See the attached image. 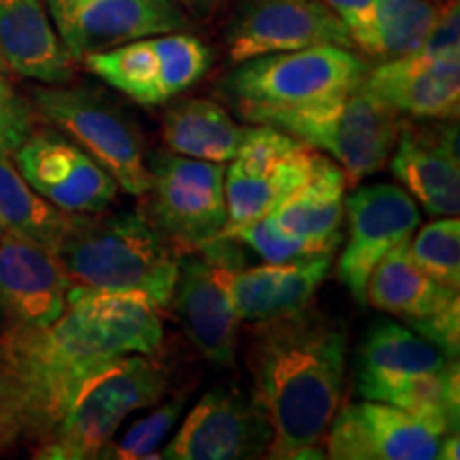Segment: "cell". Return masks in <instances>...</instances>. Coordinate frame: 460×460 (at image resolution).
<instances>
[{
	"mask_svg": "<svg viewBox=\"0 0 460 460\" xmlns=\"http://www.w3.org/2000/svg\"><path fill=\"white\" fill-rule=\"evenodd\" d=\"M160 309L141 295L71 286L66 307L48 326L0 337L13 373L32 450L48 439L85 379L128 354H156Z\"/></svg>",
	"mask_w": 460,
	"mask_h": 460,
	"instance_id": "1",
	"label": "cell"
},
{
	"mask_svg": "<svg viewBox=\"0 0 460 460\" xmlns=\"http://www.w3.org/2000/svg\"><path fill=\"white\" fill-rule=\"evenodd\" d=\"M247 365L254 399L273 429L267 458H326L324 437L341 401L348 367L341 326L312 307L258 322Z\"/></svg>",
	"mask_w": 460,
	"mask_h": 460,
	"instance_id": "2",
	"label": "cell"
},
{
	"mask_svg": "<svg viewBox=\"0 0 460 460\" xmlns=\"http://www.w3.org/2000/svg\"><path fill=\"white\" fill-rule=\"evenodd\" d=\"M54 256L71 286L141 295L158 309L171 305L180 256L137 211L73 214Z\"/></svg>",
	"mask_w": 460,
	"mask_h": 460,
	"instance_id": "3",
	"label": "cell"
},
{
	"mask_svg": "<svg viewBox=\"0 0 460 460\" xmlns=\"http://www.w3.org/2000/svg\"><path fill=\"white\" fill-rule=\"evenodd\" d=\"M356 390L362 399L388 402L456 433L458 365L410 326L379 320L356 354Z\"/></svg>",
	"mask_w": 460,
	"mask_h": 460,
	"instance_id": "4",
	"label": "cell"
},
{
	"mask_svg": "<svg viewBox=\"0 0 460 460\" xmlns=\"http://www.w3.org/2000/svg\"><path fill=\"white\" fill-rule=\"evenodd\" d=\"M239 113L247 122L273 126L331 156L352 183L388 164L402 124L401 113L362 85L305 105L239 107Z\"/></svg>",
	"mask_w": 460,
	"mask_h": 460,
	"instance_id": "5",
	"label": "cell"
},
{
	"mask_svg": "<svg viewBox=\"0 0 460 460\" xmlns=\"http://www.w3.org/2000/svg\"><path fill=\"white\" fill-rule=\"evenodd\" d=\"M169 388V367L154 354H128L85 379L62 418L32 456L43 460L99 458L119 424L147 410Z\"/></svg>",
	"mask_w": 460,
	"mask_h": 460,
	"instance_id": "6",
	"label": "cell"
},
{
	"mask_svg": "<svg viewBox=\"0 0 460 460\" xmlns=\"http://www.w3.org/2000/svg\"><path fill=\"white\" fill-rule=\"evenodd\" d=\"M245 269L243 243L217 234L177 261V279L171 305L190 343L211 365L233 369L237 362L239 324L230 296L234 273Z\"/></svg>",
	"mask_w": 460,
	"mask_h": 460,
	"instance_id": "7",
	"label": "cell"
},
{
	"mask_svg": "<svg viewBox=\"0 0 460 460\" xmlns=\"http://www.w3.org/2000/svg\"><path fill=\"white\" fill-rule=\"evenodd\" d=\"M31 94L34 113L85 149L118 181L119 190L132 197L147 192L152 172L143 156V139L111 99L102 92L65 84H43Z\"/></svg>",
	"mask_w": 460,
	"mask_h": 460,
	"instance_id": "8",
	"label": "cell"
},
{
	"mask_svg": "<svg viewBox=\"0 0 460 460\" xmlns=\"http://www.w3.org/2000/svg\"><path fill=\"white\" fill-rule=\"evenodd\" d=\"M367 71L354 49L314 45L239 62L226 77V92L237 107H295L356 90Z\"/></svg>",
	"mask_w": 460,
	"mask_h": 460,
	"instance_id": "9",
	"label": "cell"
},
{
	"mask_svg": "<svg viewBox=\"0 0 460 460\" xmlns=\"http://www.w3.org/2000/svg\"><path fill=\"white\" fill-rule=\"evenodd\" d=\"M222 163L164 154L149 164L146 220L171 247L194 252L226 228Z\"/></svg>",
	"mask_w": 460,
	"mask_h": 460,
	"instance_id": "10",
	"label": "cell"
},
{
	"mask_svg": "<svg viewBox=\"0 0 460 460\" xmlns=\"http://www.w3.org/2000/svg\"><path fill=\"white\" fill-rule=\"evenodd\" d=\"M48 11L75 62L115 45L188 26V17L175 0H48Z\"/></svg>",
	"mask_w": 460,
	"mask_h": 460,
	"instance_id": "11",
	"label": "cell"
},
{
	"mask_svg": "<svg viewBox=\"0 0 460 460\" xmlns=\"http://www.w3.org/2000/svg\"><path fill=\"white\" fill-rule=\"evenodd\" d=\"M273 429L254 394L216 388L200 396L175 437L166 444V460H247L267 458Z\"/></svg>",
	"mask_w": 460,
	"mask_h": 460,
	"instance_id": "12",
	"label": "cell"
},
{
	"mask_svg": "<svg viewBox=\"0 0 460 460\" xmlns=\"http://www.w3.org/2000/svg\"><path fill=\"white\" fill-rule=\"evenodd\" d=\"M349 241L337 262V278L356 303H367V281L376 264L420 226L418 203L396 183H367L345 197Z\"/></svg>",
	"mask_w": 460,
	"mask_h": 460,
	"instance_id": "13",
	"label": "cell"
},
{
	"mask_svg": "<svg viewBox=\"0 0 460 460\" xmlns=\"http://www.w3.org/2000/svg\"><path fill=\"white\" fill-rule=\"evenodd\" d=\"M28 186L71 214H99L119 186L102 166L60 130H32L11 154Z\"/></svg>",
	"mask_w": 460,
	"mask_h": 460,
	"instance_id": "14",
	"label": "cell"
},
{
	"mask_svg": "<svg viewBox=\"0 0 460 460\" xmlns=\"http://www.w3.org/2000/svg\"><path fill=\"white\" fill-rule=\"evenodd\" d=\"M447 433L429 420L367 401L337 407L324 437V456L332 460H433Z\"/></svg>",
	"mask_w": 460,
	"mask_h": 460,
	"instance_id": "15",
	"label": "cell"
},
{
	"mask_svg": "<svg viewBox=\"0 0 460 460\" xmlns=\"http://www.w3.org/2000/svg\"><path fill=\"white\" fill-rule=\"evenodd\" d=\"M314 45L354 49L349 31L324 0H243L226 34L234 65Z\"/></svg>",
	"mask_w": 460,
	"mask_h": 460,
	"instance_id": "16",
	"label": "cell"
},
{
	"mask_svg": "<svg viewBox=\"0 0 460 460\" xmlns=\"http://www.w3.org/2000/svg\"><path fill=\"white\" fill-rule=\"evenodd\" d=\"M71 279L48 247L9 233L0 237V337L48 326L66 307Z\"/></svg>",
	"mask_w": 460,
	"mask_h": 460,
	"instance_id": "17",
	"label": "cell"
},
{
	"mask_svg": "<svg viewBox=\"0 0 460 460\" xmlns=\"http://www.w3.org/2000/svg\"><path fill=\"white\" fill-rule=\"evenodd\" d=\"M401 188L430 216L452 217L460 211L458 128L452 124H401L388 158Z\"/></svg>",
	"mask_w": 460,
	"mask_h": 460,
	"instance_id": "18",
	"label": "cell"
},
{
	"mask_svg": "<svg viewBox=\"0 0 460 460\" xmlns=\"http://www.w3.org/2000/svg\"><path fill=\"white\" fill-rule=\"evenodd\" d=\"M362 88L396 113L447 122L460 107V58L416 51L384 60L367 71Z\"/></svg>",
	"mask_w": 460,
	"mask_h": 460,
	"instance_id": "19",
	"label": "cell"
},
{
	"mask_svg": "<svg viewBox=\"0 0 460 460\" xmlns=\"http://www.w3.org/2000/svg\"><path fill=\"white\" fill-rule=\"evenodd\" d=\"M335 254H314L290 262L241 269L230 284L234 314L241 322H267L303 312L329 278Z\"/></svg>",
	"mask_w": 460,
	"mask_h": 460,
	"instance_id": "20",
	"label": "cell"
},
{
	"mask_svg": "<svg viewBox=\"0 0 460 460\" xmlns=\"http://www.w3.org/2000/svg\"><path fill=\"white\" fill-rule=\"evenodd\" d=\"M0 58L9 71L48 85L68 84L75 73L48 0H0Z\"/></svg>",
	"mask_w": 460,
	"mask_h": 460,
	"instance_id": "21",
	"label": "cell"
},
{
	"mask_svg": "<svg viewBox=\"0 0 460 460\" xmlns=\"http://www.w3.org/2000/svg\"><path fill=\"white\" fill-rule=\"evenodd\" d=\"M407 243L396 245L376 264L367 281V303L377 312L399 315L416 331L437 315L460 307V301L458 290L435 281L411 261Z\"/></svg>",
	"mask_w": 460,
	"mask_h": 460,
	"instance_id": "22",
	"label": "cell"
},
{
	"mask_svg": "<svg viewBox=\"0 0 460 460\" xmlns=\"http://www.w3.org/2000/svg\"><path fill=\"white\" fill-rule=\"evenodd\" d=\"M348 183V175L341 166L318 152L307 181L296 188L269 217L279 230L295 237L341 243L339 226L345 214Z\"/></svg>",
	"mask_w": 460,
	"mask_h": 460,
	"instance_id": "23",
	"label": "cell"
},
{
	"mask_svg": "<svg viewBox=\"0 0 460 460\" xmlns=\"http://www.w3.org/2000/svg\"><path fill=\"white\" fill-rule=\"evenodd\" d=\"M163 132L172 154L224 164L237 156L245 128L214 101L183 99L169 107Z\"/></svg>",
	"mask_w": 460,
	"mask_h": 460,
	"instance_id": "24",
	"label": "cell"
},
{
	"mask_svg": "<svg viewBox=\"0 0 460 460\" xmlns=\"http://www.w3.org/2000/svg\"><path fill=\"white\" fill-rule=\"evenodd\" d=\"M315 154L318 152L307 146L298 156L288 160L284 166L269 175H245L234 166H228L224 171V197L228 211L226 228L243 226L273 214L312 175Z\"/></svg>",
	"mask_w": 460,
	"mask_h": 460,
	"instance_id": "25",
	"label": "cell"
},
{
	"mask_svg": "<svg viewBox=\"0 0 460 460\" xmlns=\"http://www.w3.org/2000/svg\"><path fill=\"white\" fill-rule=\"evenodd\" d=\"M0 222L4 230L54 250L73 222L71 211L60 209L20 175L13 158L0 152Z\"/></svg>",
	"mask_w": 460,
	"mask_h": 460,
	"instance_id": "26",
	"label": "cell"
},
{
	"mask_svg": "<svg viewBox=\"0 0 460 460\" xmlns=\"http://www.w3.org/2000/svg\"><path fill=\"white\" fill-rule=\"evenodd\" d=\"M439 7L433 0H376L365 54L394 60L422 49L433 31Z\"/></svg>",
	"mask_w": 460,
	"mask_h": 460,
	"instance_id": "27",
	"label": "cell"
},
{
	"mask_svg": "<svg viewBox=\"0 0 460 460\" xmlns=\"http://www.w3.org/2000/svg\"><path fill=\"white\" fill-rule=\"evenodd\" d=\"M84 66L141 107L164 105L152 41L137 39L84 58Z\"/></svg>",
	"mask_w": 460,
	"mask_h": 460,
	"instance_id": "28",
	"label": "cell"
},
{
	"mask_svg": "<svg viewBox=\"0 0 460 460\" xmlns=\"http://www.w3.org/2000/svg\"><path fill=\"white\" fill-rule=\"evenodd\" d=\"M158 60L160 90L164 102L192 88L211 65V51L192 34L166 32L149 37Z\"/></svg>",
	"mask_w": 460,
	"mask_h": 460,
	"instance_id": "29",
	"label": "cell"
},
{
	"mask_svg": "<svg viewBox=\"0 0 460 460\" xmlns=\"http://www.w3.org/2000/svg\"><path fill=\"white\" fill-rule=\"evenodd\" d=\"M411 261L435 281L460 288V222L456 216L430 222L407 243Z\"/></svg>",
	"mask_w": 460,
	"mask_h": 460,
	"instance_id": "30",
	"label": "cell"
},
{
	"mask_svg": "<svg viewBox=\"0 0 460 460\" xmlns=\"http://www.w3.org/2000/svg\"><path fill=\"white\" fill-rule=\"evenodd\" d=\"M220 234H228V237L237 239L239 243H243L252 252H256L264 262H290L296 261V258L314 254H335V250L339 247V243H326V241H314L288 234L275 226L269 216H264L256 222L243 224V226L226 228Z\"/></svg>",
	"mask_w": 460,
	"mask_h": 460,
	"instance_id": "31",
	"label": "cell"
},
{
	"mask_svg": "<svg viewBox=\"0 0 460 460\" xmlns=\"http://www.w3.org/2000/svg\"><path fill=\"white\" fill-rule=\"evenodd\" d=\"M183 399H172L158 410H154L149 416L137 420L126 433L119 437L115 444L102 447L99 458H113V460H141V458H163V454H154L160 444L169 437L172 427L181 416Z\"/></svg>",
	"mask_w": 460,
	"mask_h": 460,
	"instance_id": "32",
	"label": "cell"
},
{
	"mask_svg": "<svg viewBox=\"0 0 460 460\" xmlns=\"http://www.w3.org/2000/svg\"><path fill=\"white\" fill-rule=\"evenodd\" d=\"M24 405H22L20 390H17L7 356L0 348V456L13 450L24 439Z\"/></svg>",
	"mask_w": 460,
	"mask_h": 460,
	"instance_id": "33",
	"label": "cell"
},
{
	"mask_svg": "<svg viewBox=\"0 0 460 460\" xmlns=\"http://www.w3.org/2000/svg\"><path fill=\"white\" fill-rule=\"evenodd\" d=\"M420 51L430 56L460 58V15L456 0L447 3L446 7H439L433 31Z\"/></svg>",
	"mask_w": 460,
	"mask_h": 460,
	"instance_id": "34",
	"label": "cell"
},
{
	"mask_svg": "<svg viewBox=\"0 0 460 460\" xmlns=\"http://www.w3.org/2000/svg\"><path fill=\"white\" fill-rule=\"evenodd\" d=\"M324 3L349 31L354 48L360 49L369 32L376 0H324Z\"/></svg>",
	"mask_w": 460,
	"mask_h": 460,
	"instance_id": "35",
	"label": "cell"
},
{
	"mask_svg": "<svg viewBox=\"0 0 460 460\" xmlns=\"http://www.w3.org/2000/svg\"><path fill=\"white\" fill-rule=\"evenodd\" d=\"M437 458H441V460H456L458 458V435L456 433L446 435L444 439H441Z\"/></svg>",
	"mask_w": 460,
	"mask_h": 460,
	"instance_id": "36",
	"label": "cell"
},
{
	"mask_svg": "<svg viewBox=\"0 0 460 460\" xmlns=\"http://www.w3.org/2000/svg\"><path fill=\"white\" fill-rule=\"evenodd\" d=\"M175 3H181V4H186V7H192L197 11H207V9L214 7V4L220 3V0H175Z\"/></svg>",
	"mask_w": 460,
	"mask_h": 460,
	"instance_id": "37",
	"label": "cell"
},
{
	"mask_svg": "<svg viewBox=\"0 0 460 460\" xmlns=\"http://www.w3.org/2000/svg\"><path fill=\"white\" fill-rule=\"evenodd\" d=\"M7 71H9L7 65H4V60L0 58V79H7Z\"/></svg>",
	"mask_w": 460,
	"mask_h": 460,
	"instance_id": "38",
	"label": "cell"
},
{
	"mask_svg": "<svg viewBox=\"0 0 460 460\" xmlns=\"http://www.w3.org/2000/svg\"><path fill=\"white\" fill-rule=\"evenodd\" d=\"M4 234V226H3V222H0V237H3Z\"/></svg>",
	"mask_w": 460,
	"mask_h": 460,
	"instance_id": "39",
	"label": "cell"
}]
</instances>
